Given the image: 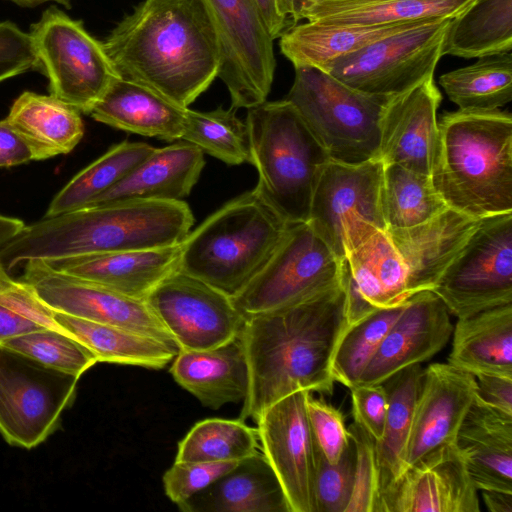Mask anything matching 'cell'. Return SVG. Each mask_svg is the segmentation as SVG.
Wrapping results in <instances>:
<instances>
[{"instance_id": "681fc988", "label": "cell", "mask_w": 512, "mask_h": 512, "mask_svg": "<svg viewBox=\"0 0 512 512\" xmlns=\"http://www.w3.org/2000/svg\"><path fill=\"white\" fill-rule=\"evenodd\" d=\"M38 67L29 32L13 22H0V82Z\"/></svg>"}, {"instance_id": "4dcf8cb0", "label": "cell", "mask_w": 512, "mask_h": 512, "mask_svg": "<svg viewBox=\"0 0 512 512\" xmlns=\"http://www.w3.org/2000/svg\"><path fill=\"white\" fill-rule=\"evenodd\" d=\"M449 364L470 372L512 377V303L458 318Z\"/></svg>"}, {"instance_id": "60d3db41", "label": "cell", "mask_w": 512, "mask_h": 512, "mask_svg": "<svg viewBox=\"0 0 512 512\" xmlns=\"http://www.w3.org/2000/svg\"><path fill=\"white\" fill-rule=\"evenodd\" d=\"M235 108L218 107L208 112L186 109L181 140L226 164L251 162L250 140L246 122Z\"/></svg>"}, {"instance_id": "8d00e7d4", "label": "cell", "mask_w": 512, "mask_h": 512, "mask_svg": "<svg viewBox=\"0 0 512 512\" xmlns=\"http://www.w3.org/2000/svg\"><path fill=\"white\" fill-rule=\"evenodd\" d=\"M154 148L147 143L128 141L112 146L57 193L45 217L86 207L131 173Z\"/></svg>"}, {"instance_id": "ee69618b", "label": "cell", "mask_w": 512, "mask_h": 512, "mask_svg": "<svg viewBox=\"0 0 512 512\" xmlns=\"http://www.w3.org/2000/svg\"><path fill=\"white\" fill-rule=\"evenodd\" d=\"M354 470L355 447L352 439L335 464L329 463L324 458L315 443L314 498L316 512H345L352 492Z\"/></svg>"}, {"instance_id": "277c9868", "label": "cell", "mask_w": 512, "mask_h": 512, "mask_svg": "<svg viewBox=\"0 0 512 512\" xmlns=\"http://www.w3.org/2000/svg\"><path fill=\"white\" fill-rule=\"evenodd\" d=\"M433 183L446 205L475 218L512 212V117L446 112L438 122Z\"/></svg>"}, {"instance_id": "f907efd6", "label": "cell", "mask_w": 512, "mask_h": 512, "mask_svg": "<svg viewBox=\"0 0 512 512\" xmlns=\"http://www.w3.org/2000/svg\"><path fill=\"white\" fill-rule=\"evenodd\" d=\"M350 392L354 422L375 441H379L388 411V395L384 384H356L350 388Z\"/></svg>"}, {"instance_id": "11a10c76", "label": "cell", "mask_w": 512, "mask_h": 512, "mask_svg": "<svg viewBox=\"0 0 512 512\" xmlns=\"http://www.w3.org/2000/svg\"><path fill=\"white\" fill-rule=\"evenodd\" d=\"M266 28L274 40L287 30L288 21L278 12L276 0H254Z\"/></svg>"}, {"instance_id": "d6986e66", "label": "cell", "mask_w": 512, "mask_h": 512, "mask_svg": "<svg viewBox=\"0 0 512 512\" xmlns=\"http://www.w3.org/2000/svg\"><path fill=\"white\" fill-rule=\"evenodd\" d=\"M442 95L430 74L390 96L380 123L379 158L432 177L439 153L437 110Z\"/></svg>"}, {"instance_id": "7bdbcfd3", "label": "cell", "mask_w": 512, "mask_h": 512, "mask_svg": "<svg viewBox=\"0 0 512 512\" xmlns=\"http://www.w3.org/2000/svg\"><path fill=\"white\" fill-rule=\"evenodd\" d=\"M0 344L54 369L81 377L98 363L96 356L65 331L41 328L14 336Z\"/></svg>"}, {"instance_id": "7a4b0ae2", "label": "cell", "mask_w": 512, "mask_h": 512, "mask_svg": "<svg viewBox=\"0 0 512 512\" xmlns=\"http://www.w3.org/2000/svg\"><path fill=\"white\" fill-rule=\"evenodd\" d=\"M117 76L188 108L221 64L205 0H143L102 42Z\"/></svg>"}, {"instance_id": "7402d4cb", "label": "cell", "mask_w": 512, "mask_h": 512, "mask_svg": "<svg viewBox=\"0 0 512 512\" xmlns=\"http://www.w3.org/2000/svg\"><path fill=\"white\" fill-rule=\"evenodd\" d=\"M481 219L447 207L419 225L386 230L406 267L412 295L433 289Z\"/></svg>"}, {"instance_id": "4316f807", "label": "cell", "mask_w": 512, "mask_h": 512, "mask_svg": "<svg viewBox=\"0 0 512 512\" xmlns=\"http://www.w3.org/2000/svg\"><path fill=\"white\" fill-rule=\"evenodd\" d=\"M178 507L184 512H291L281 483L262 452L240 460Z\"/></svg>"}, {"instance_id": "2e32d148", "label": "cell", "mask_w": 512, "mask_h": 512, "mask_svg": "<svg viewBox=\"0 0 512 512\" xmlns=\"http://www.w3.org/2000/svg\"><path fill=\"white\" fill-rule=\"evenodd\" d=\"M19 280L53 311L129 329L179 349L173 336L144 300L58 271L44 260L25 262Z\"/></svg>"}, {"instance_id": "f5cc1de1", "label": "cell", "mask_w": 512, "mask_h": 512, "mask_svg": "<svg viewBox=\"0 0 512 512\" xmlns=\"http://www.w3.org/2000/svg\"><path fill=\"white\" fill-rule=\"evenodd\" d=\"M33 160V155L6 119L0 120V167H11Z\"/></svg>"}, {"instance_id": "52a82bcc", "label": "cell", "mask_w": 512, "mask_h": 512, "mask_svg": "<svg viewBox=\"0 0 512 512\" xmlns=\"http://www.w3.org/2000/svg\"><path fill=\"white\" fill-rule=\"evenodd\" d=\"M294 68V81L285 99L330 159L360 163L379 158L380 123L389 97L358 91L316 67Z\"/></svg>"}, {"instance_id": "ba28073f", "label": "cell", "mask_w": 512, "mask_h": 512, "mask_svg": "<svg viewBox=\"0 0 512 512\" xmlns=\"http://www.w3.org/2000/svg\"><path fill=\"white\" fill-rule=\"evenodd\" d=\"M344 259L307 222L289 224L263 269L232 298L246 318L287 307L342 282Z\"/></svg>"}, {"instance_id": "5bb4252c", "label": "cell", "mask_w": 512, "mask_h": 512, "mask_svg": "<svg viewBox=\"0 0 512 512\" xmlns=\"http://www.w3.org/2000/svg\"><path fill=\"white\" fill-rule=\"evenodd\" d=\"M217 33L218 77L231 107L251 108L266 101L276 60L271 38L254 0H205Z\"/></svg>"}, {"instance_id": "f546056e", "label": "cell", "mask_w": 512, "mask_h": 512, "mask_svg": "<svg viewBox=\"0 0 512 512\" xmlns=\"http://www.w3.org/2000/svg\"><path fill=\"white\" fill-rule=\"evenodd\" d=\"M344 262L349 282L376 309L403 305L413 296L406 267L385 230L346 248Z\"/></svg>"}, {"instance_id": "c3c4849f", "label": "cell", "mask_w": 512, "mask_h": 512, "mask_svg": "<svg viewBox=\"0 0 512 512\" xmlns=\"http://www.w3.org/2000/svg\"><path fill=\"white\" fill-rule=\"evenodd\" d=\"M0 304L40 326L62 330L54 320V311L26 283L12 278L1 264Z\"/></svg>"}, {"instance_id": "6da1fadb", "label": "cell", "mask_w": 512, "mask_h": 512, "mask_svg": "<svg viewBox=\"0 0 512 512\" xmlns=\"http://www.w3.org/2000/svg\"><path fill=\"white\" fill-rule=\"evenodd\" d=\"M347 327L343 278L306 300L246 317L239 336L249 386L240 419L255 421L268 406L299 390L332 394L333 357Z\"/></svg>"}, {"instance_id": "e0dca14e", "label": "cell", "mask_w": 512, "mask_h": 512, "mask_svg": "<svg viewBox=\"0 0 512 512\" xmlns=\"http://www.w3.org/2000/svg\"><path fill=\"white\" fill-rule=\"evenodd\" d=\"M308 393L299 390L281 398L255 420L262 453L281 483L291 512H316L315 441L307 416Z\"/></svg>"}, {"instance_id": "ffe728a7", "label": "cell", "mask_w": 512, "mask_h": 512, "mask_svg": "<svg viewBox=\"0 0 512 512\" xmlns=\"http://www.w3.org/2000/svg\"><path fill=\"white\" fill-rule=\"evenodd\" d=\"M476 388L473 374L449 363H433L423 370L403 471L433 449L455 442Z\"/></svg>"}, {"instance_id": "9c48e42d", "label": "cell", "mask_w": 512, "mask_h": 512, "mask_svg": "<svg viewBox=\"0 0 512 512\" xmlns=\"http://www.w3.org/2000/svg\"><path fill=\"white\" fill-rule=\"evenodd\" d=\"M80 377L46 366L0 344V434L31 449L59 426Z\"/></svg>"}, {"instance_id": "9a60e30c", "label": "cell", "mask_w": 512, "mask_h": 512, "mask_svg": "<svg viewBox=\"0 0 512 512\" xmlns=\"http://www.w3.org/2000/svg\"><path fill=\"white\" fill-rule=\"evenodd\" d=\"M180 350H206L239 336L245 317L228 295L176 271L146 297Z\"/></svg>"}, {"instance_id": "d590c367", "label": "cell", "mask_w": 512, "mask_h": 512, "mask_svg": "<svg viewBox=\"0 0 512 512\" xmlns=\"http://www.w3.org/2000/svg\"><path fill=\"white\" fill-rule=\"evenodd\" d=\"M422 377L423 369L420 364H415L402 369L383 383L388 395V411L382 438L375 441L380 493L403 471Z\"/></svg>"}, {"instance_id": "44dd1931", "label": "cell", "mask_w": 512, "mask_h": 512, "mask_svg": "<svg viewBox=\"0 0 512 512\" xmlns=\"http://www.w3.org/2000/svg\"><path fill=\"white\" fill-rule=\"evenodd\" d=\"M453 332L449 311L431 290L414 294L392 325L357 384H381L438 353Z\"/></svg>"}, {"instance_id": "816d5d0a", "label": "cell", "mask_w": 512, "mask_h": 512, "mask_svg": "<svg viewBox=\"0 0 512 512\" xmlns=\"http://www.w3.org/2000/svg\"><path fill=\"white\" fill-rule=\"evenodd\" d=\"M475 397L482 403L512 415V377L479 373Z\"/></svg>"}, {"instance_id": "cb8c5ba5", "label": "cell", "mask_w": 512, "mask_h": 512, "mask_svg": "<svg viewBox=\"0 0 512 512\" xmlns=\"http://www.w3.org/2000/svg\"><path fill=\"white\" fill-rule=\"evenodd\" d=\"M455 445L478 490L512 493V415L475 397Z\"/></svg>"}, {"instance_id": "db71d44e", "label": "cell", "mask_w": 512, "mask_h": 512, "mask_svg": "<svg viewBox=\"0 0 512 512\" xmlns=\"http://www.w3.org/2000/svg\"><path fill=\"white\" fill-rule=\"evenodd\" d=\"M44 328L0 304V343L8 338Z\"/></svg>"}, {"instance_id": "f35d334b", "label": "cell", "mask_w": 512, "mask_h": 512, "mask_svg": "<svg viewBox=\"0 0 512 512\" xmlns=\"http://www.w3.org/2000/svg\"><path fill=\"white\" fill-rule=\"evenodd\" d=\"M382 204L386 230L419 225L448 207L431 176L393 163L384 165Z\"/></svg>"}, {"instance_id": "ac0fdd59", "label": "cell", "mask_w": 512, "mask_h": 512, "mask_svg": "<svg viewBox=\"0 0 512 512\" xmlns=\"http://www.w3.org/2000/svg\"><path fill=\"white\" fill-rule=\"evenodd\" d=\"M477 491L455 442L445 443L386 487L376 512H479Z\"/></svg>"}, {"instance_id": "3957f363", "label": "cell", "mask_w": 512, "mask_h": 512, "mask_svg": "<svg viewBox=\"0 0 512 512\" xmlns=\"http://www.w3.org/2000/svg\"><path fill=\"white\" fill-rule=\"evenodd\" d=\"M194 224L184 201L121 200L80 208L24 226L1 250L10 272L30 260L179 245Z\"/></svg>"}, {"instance_id": "d4e9b609", "label": "cell", "mask_w": 512, "mask_h": 512, "mask_svg": "<svg viewBox=\"0 0 512 512\" xmlns=\"http://www.w3.org/2000/svg\"><path fill=\"white\" fill-rule=\"evenodd\" d=\"M169 371L182 388L213 410L244 401L248 392L249 369L240 336L211 349L180 350Z\"/></svg>"}, {"instance_id": "ab89813d", "label": "cell", "mask_w": 512, "mask_h": 512, "mask_svg": "<svg viewBox=\"0 0 512 512\" xmlns=\"http://www.w3.org/2000/svg\"><path fill=\"white\" fill-rule=\"evenodd\" d=\"M256 428L244 420L209 418L197 422L178 443L175 461H240L259 451Z\"/></svg>"}, {"instance_id": "1f68e13d", "label": "cell", "mask_w": 512, "mask_h": 512, "mask_svg": "<svg viewBox=\"0 0 512 512\" xmlns=\"http://www.w3.org/2000/svg\"><path fill=\"white\" fill-rule=\"evenodd\" d=\"M6 120L25 141L33 160L67 154L84 135L80 112L52 95L23 92Z\"/></svg>"}, {"instance_id": "74e56055", "label": "cell", "mask_w": 512, "mask_h": 512, "mask_svg": "<svg viewBox=\"0 0 512 512\" xmlns=\"http://www.w3.org/2000/svg\"><path fill=\"white\" fill-rule=\"evenodd\" d=\"M439 83L462 111H491L512 100V54L478 58L468 66L442 74Z\"/></svg>"}, {"instance_id": "4fadbf2b", "label": "cell", "mask_w": 512, "mask_h": 512, "mask_svg": "<svg viewBox=\"0 0 512 512\" xmlns=\"http://www.w3.org/2000/svg\"><path fill=\"white\" fill-rule=\"evenodd\" d=\"M452 19L436 18L381 39L335 59L326 72L366 94L390 97L402 93L434 74Z\"/></svg>"}, {"instance_id": "6f0895ef", "label": "cell", "mask_w": 512, "mask_h": 512, "mask_svg": "<svg viewBox=\"0 0 512 512\" xmlns=\"http://www.w3.org/2000/svg\"><path fill=\"white\" fill-rule=\"evenodd\" d=\"M276 6L280 15L287 21L294 19L296 13V0H276Z\"/></svg>"}, {"instance_id": "603a6c76", "label": "cell", "mask_w": 512, "mask_h": 512, "mask_svg": "<svg viewBox=\"0 0 512 512\" xmlns=\"http://www.w3.org/2000/svg\"><path fill=\"white\" fill-rule=\"evenodd\" d=\"M180 244L94 253L46 261L52 268L144 300L167 276L178 271ZM45 261V260H44Z\"/></svg>"}, {"instance_id": "83f0119b", "label": "cell", "mask_w": 512, "mask_h": 512, "mask_svg": "<svg viewBox=\"0 0 512 512\" xmlns=\"http://www.w3.org/2000/svg\"><path fill=\"white\" fill-rule=\"evenodd\" d=\"M441 18V17H439ZM436 19L396 23H329L306 21L289 27L280 36L282 54L298 66L327 71L331 62L389 36Z\"/></svg>"}, {"instance_id": "7c38bea8", "label": "cell", "mask_w": 512, "mask_h": 512, "mask_svg": "<svg viewBox=\"0 0 512 512\" xmlns=\"http://www.w3.org/2000/svg\"><path fill=\"white\" fill-rule=\"evenodd\" d=\"M431 291L457 318L512 303V212L482 218Z\"/></svg>"}, {"instance_id": "f6af8a7d", "label": "cell", "mask_w": 512, "mask_h": 512, "mask_svg": "<svg viewBox=\"0 0 512 512\" xmlns=\"http://www.w3.org/2000/svg\"><path fill=\"white\" fill-rule=\"evenodd\" d=\"M348 431L355 447V470L345 512H376L380 490L375 440L355 422Z\"/></svg>"}, {"instance_id": "d6a6232c", "label": "cell", "mask_w": 512, "mask_h": 512, "mask_svg": "<svg viewBox=\"0 0 512 512\" xmlns=\"http://www.w3.org/2000/svg\"><path fill=\"white\" fill-rule=\"evenodd\" d=\"M475 0H299L300 20L329 23H396L455 18Z\"/></svg>"}, {"instance_id": "680465c9", "label": "cell", "mask_w": 512, "mask_h": 512, "mask_svg": "<svg viewBox=\"0 0 512 512\" xmlns=\"http://www.w3.org/2000/svg\"><path fill=\"white\" fill-rule=\"evenodd\" d=\"M10 1H12L20 6H23V7H35L37 5L52 1V2H56L64 7H66V8H70L72 0H10Z\"/></svg>"}, {"instance_id": "e575fe53", "label": "cell", "mask_w": 512, "mask_h": 512, "mask_svg": "<svg viewBox=\"0 0 512 512\" xmlns=\"http://www.w3.org/2000/svg\"><path fill=\"white\" fill-rule=\"evenodd\" d=\"M511 49L512 0H475L451 20L441 54L471 59Z\"/></svg>"}, {"instance_id": "8992f818", "label": "cell", "mask_w": 512, "mask_h": 512, "mask_svg": "<svg viewBox=\"0 0 512 512\" xmlns=\"http://www.w3.org/2000/svg\"><path fill=\"white\" fill-rule=\"evenodd\" d=\"M254 188L289 223L307 222L313 190L328 153L286 99L248 108Z\"/></svg>"}, {"instance_id": "bcb514c9", "label": "cell", "mask_w": 512, "mask_h": 512, "mask_svg": "<svg viewBox=\"0 0 512 512\" xmlns=\"http://www.w3.org/2000/svg\"><path fill=\"white\" fill-rule=\"evenodd\" d=\"M306 409L318 449L329 463H337L351 442L343 414L324 400L315 398L312 392L307 394Z\"/></svg>"}, {"instance_id": "91938a15", "label": "cell", "mask_w": 512, "mask_h": 512, "mask_svg": "<svg viewBox=\"0 0 512 512\" xmlns=\"http://www.w3.org/2000/svg\"><path fill=\"white\" fill-rule=\"evenodd\" d=\"M299 0H296V7H297V3H298ZM296 14V13H295ZM295 17V16H294Z\"/></svg>"}, {"instance_id": "5b68a950", "label": "cell", "mask_w": 512, "mask_h": 512, "mask_svg": "<svg viewBox=\"0 0 512 512\" xmlns=\"http://www.w3.org/2000/svg\"><path fill=\"white\" fill-rule=\"evenodd\" d=\"M288 226L255 189L247 191L189 232L178 270L233 298L263 269Z\"/></svg>"}, {"instance_id": "30bf717a", "label": "cell", "mask_w": 512, "mask_h": 512, "mask_svg": "<svg viewBox=\"0 0 512 512\" xmlns=\"http://www.w3.org/2000/svg\"><path fill=\"white\" fill-rule=\"evenodd\" d=\"M29 34L50 95L89 114L118 77L103 43L55 7L43 12Z\"/></svg>"}, {"instance_id": "b9f144b4", "label": "cell", "mask_w": 512, "mask_h": 512, "mask_svg": "<svg viewBox=\"0 0 512 512\" xmlns=\"http://www.w3.org/2000/svg\"><path fill=\"white\" fill-rule=\"evenodd\" d=\"M405 305L377 309L345 329L332 362L336 382L349 389L358 383Z\"/></svg>"}, {"instance_id": "7dc6e473", "label": "cell", "mask_w": 512, "mask_h": 512, "mask_svg": "<svg viewBox=\"0 0 512 512\" xmlns=\"http://www.w3.org/2000/svg\"><path fill=\"white\" fill-rule=\"evenodd\" d=\"M239 461H175L163 475L166 496L179 505L230 471Z\"/></svg>"}, {"instance_id": "f1b7e54d", "label": "cell", "mask_w": 512, "mask_h": 512, "mask_svg": "<svg viewBox=\"0 0 512 512\" xmlns=\"http://www.w3.org/2000/svg\"><path fill=\"white\" fill-rule=\"evenodd\" d=\"M186 109L147 87L117 77L89 114L129 133L172 141L181 139Z\"/></svg>"}, {"instance_id": "9f6ffc18", "label": "cell", "mask_w": 512, "mask_h": 512, "mask_svg": "<svg viewBox=\"0 0 512 512\" xmlns=\"http://www.w3.org/2000/svg\"><path fill=\"white\" fill-rule=\"evenodd\" d=\"M482 498L490 512H512V493L481 490Z\"/></svg>"}, {"instance_id": "8fae6325", "label": "cell", "mask_w": 512, "mask_h": 512, "mask_svg": "<svg viewBox=\"0 0 512 512\" xmlns=\"http://www.w3.org/2000/svg\"><path fill=\"white\" fill-rule=\"evenodd\" d=\"M383 171L379 158L360 163L330 159L318 175L307 223L341 259L346 248L374 230L386 231Z\"/></svg>"}, {"instance_id": "836d02e7", "label": "cell", "mask_w": 512, "mask_h": 512, "mask_svg": "<svg viewBox=\"0 0 512 512\" xmlns=\"http://www.w3.org/2000/svg\"><path fill=\"white\" fill-rule=\"evenodd\" d=\"M57 325L86 346L98 362L162 369L180 351L165 342L122 327L54 311Z\"/></svg>"}, {"instance_id": "484cf974", "label": "cell", "mask_w": 512, "mask_h": 512, "mask_svg": "<svg viewBox=\"0 0 512 512\" xmlns=\"http://www.w3.org/2000/svg\"><path fill=\"white\" fill-rule=\"evenodd\" d=\"M204 166V153L186 141L154 148L131 173L86 207L132 199L181 201Z\"/></svg>"}]
</instances>
